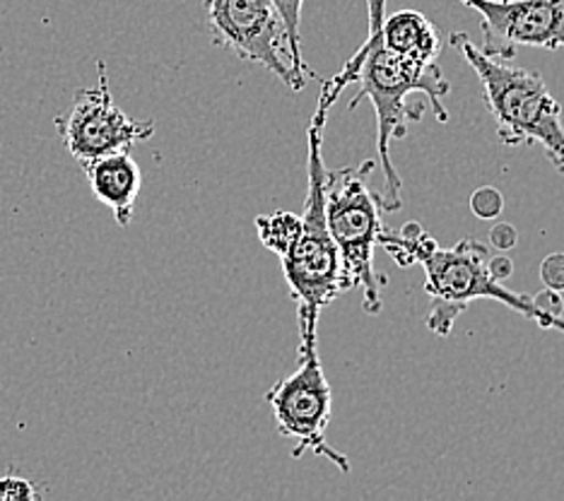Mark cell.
<instances>
[{"label": "cell", "instance_id": "cell-1", "mask_svg": "<svg viewBox=\"0 0 564 501\" xmlns=\"http://www.w3.org/2000/svg\"><path fill=\"white\" fill-rule=\"evenodd\" d=\"M367 42L357 48V54L345 63V68L338 75L326 77L316 107L330 111L345 87L360 83V92L350 99L348 109L352 111L360 107L362 99H369L371 107H375L377 162L383 174V188L379 193L383 210L395 213L403 208V182L391 160V140L405 138L408 123L420 121L422 113H425V105H422V101L410 105L408 97H430V107L434 116H437V121L446 123L448 111L444 107V99L452 92V85H448L442 68L437 66V61H415L401 54H393L391 48L383 46L381 20L387 15V0H367Z\"/></svg>", "mask_w": 564, "mask_h": 501}, {"label": "cell", "instance_id": "cell-2", "mask_svg": "<svg viewBox=\"0 0 564 501\" xmlns=\"http://www.w3.org/2000/svg\"><path fill=\"white\" fill-rule=\"evenodd\" d=\"M328 111L316 107L310 123V154H306V200L302 215L271 213L256 217V231L268 251L282 263L290 297L297 306V326L302 342H318L316 328L324 308L340 294L355 290L348 270L343 265L340 251L326 225L324 205V126Z\"/></svg>", "mask_w": 564, "mask_h": 501}, {"label": "cell", "instance_id": "cell-3", "mask_svg": "<svg viewBox=\"0 0 564 501\" xmlns=\"http://www.w3.org/2000/svg\"><path fill=\"white\" fill-rule=\"evenodd\" d=\"M377 247L403 268L413 263L425 268V292L432 299L425 324L434 336H452L458 316L478 299L505 304L543 330H557L564 336V316L541 312L529 294L509 292L502 282L490 275V268H487L490 253L482 241L464 239L452 249H442L417 222H408L401 231L383 227L377 237Z\"/></svg>", "mask_w": 564, "mask_h": 501}, {"label": "cell", "instance_id": "cell-4", "mask_svg": "<svg viewBox=\"0 0 564 501\" xmlns=\"http://www.w3.org/2000/svg\"><path fill=\"white\" fill-rule=\"evenodd\" d=\"M452 46L476 70L485 105L490 109L499 143L509 148L541 145L545 157L564 174L562 107L550 95L541 73L511 66V61L492 58L470 42L464 32L448 36Z\"/></svg>", "mask_w": 564, "mask_h": 501}, {"label": "cell", "instance_id": "cell-5", "mask_svg": "<svg viewBox=\"0 0 564 501\" xmlns=\"http://www.w3.org/2000/svg\"><path fill=\"white\" fill-rule=\"evenodd\" d=\"M377 170L379 162L367 160L360 166L326 170L324 176L326 225L352 280V287L362 290L365 312L369 316L381 312V287L387 285V277L377 275L375 270L377 237L383 229L381 215L387 213L381 193L369 184Z\"/></svg>", "mask_w": 564, "mask_h": 501}, {"label": "cell", "instance_id": "cell-6", "mask_svg": "<svg viewBox=\"0 0 564 501\" xmlns=\"http://www.w3.org/2000/svg\"><path fill=\"white\" fill-rule=\"evenodd\" d=\"M280 436L292 442V458L316 454L330 460L340 472H350L348 456L336 451L326 439L333 417V391L318 359V342H300V364L288 379L265 393Z\"/></svg>", "mask_w": 564, "mask_h": 501}, {"label": "cell", "instance_id": "cell-7", "mask_svg": "<svg viewBox=\"0 0 564 501\" xmlns=\"http://www.w3.org/2000/svg\"><path fill=\"white\" fill-rule=\"evenodd\" d=\"M205 22L217 46L241 61L259 63L294 92H302L310 75L294 66L285 22L273 0H205Z\"/></svg>", "mask_w": 564, "mask_h": 501}, {"label": "cell", "instance_id": "cell-8", "mask_svg": "<svg viewBox=\"0 0 564 501\" xmlns=\"http://www.w3.org/2000/svg\"><path fill=\"white\" fill-rule=\"evenodd\" d=\"M97 87L80 89L68 111H61L54 123L63 145L80 164L101 154L131 150L155 135V121H138L113 101L107 63L97 61Z\"/></svg>", "mask_w": 564, "mask_h": 501}, {"label": "cell", "instance_id": "cell-9", "mask_svg": "<svg viewBox=\"0 0 564 501\" xmlns=\"http://www.w3.org/2000/svg\"><path fill=\"white\" fill-rule=\"evenodd\" d=\"M480 15L482 54L514 61L521 46L564 48V0H460Z\"/></svg>", "mask_w": 564, "mask_h": 501}, {"label": "cell", "instance_id": "cell-10", "mask_svg": "<svg viewBox=\"0 0 564 501\" xmlns=\"http://www.w3.org/2000/svg\"><path fill=\"white\" fill-rule=\"evenodd\" d=\"M83 170L93 196L107 205L117 225L126 229L133 220L140 186H143V174H140L131 150L101 154L97 160L83 162Z\"/></svg>", "mask_w": 564, "mask_h": 501}, {"label": "cell", "instance_id": "cell-11", "mask_svg": "<svg viewBox=\"0 0 564 501\" xmlns=\"http://www.w3.org/2000/svg\"><path fill=\"white\" fill-rule=\"evenodd\" d=\"M381 42L393 54H401L415 61H437L444 46V36L422 12L399 10L381 20Z\"/></svg>", "mask_w": 564, "mask_h": 501}, {"label": "cell", "instance_id": "cell-12", "mask_svg": "<svg viewBox=\"0 0 564 501\" xmlns=\"http://www.w3.org/2000/svg\"><path fill=\"white\" fill-rule=\"evenodd\" d=\"M273 6L280 10L282 22H285L288 42H290L294 66H297L302 73H306L310 77H316V73L310 66H306L304 56H302V32H300V24H302L304 0H273Z\"/></svg>", "mask_w": 564, "mask_h": 501}, {"label": "cell", "instance_id": "cell-13", "mask_svg": "<svg viewBox=\"0 0 564 501\" xmlns=\"http://www.w3.org/2000/svg\"><path fill=\"white\" fill-rule=\"evenodd\" d=\"M42 492L32 480L8 472L0 478V501H40Z\"/></svg>", "mask_w": 564, "mask_h": 501}, {"label": "cell", "instance_id": "cell-14", "mask_svg": "<svg viewBox=\"0 0 564 501\" xmlns=\"http://www.w3.org/2000/svg\"><path fill=\"white\" fill-rule=\"evenodd\" d=\"M470 210L480 220H495L505 210V196L492 186H482L470 196Z\"/></svg>", "mask_w": 564, "mask_h": 501}, {"label": "cell", "instance_id": "cell-15", "mask_svg": "<svg viewBox=\"0 0 564 501\" xmlns=\"http://www.w3.org/2000/svg\"><path fill=\"white\" fill-rule=\"evenodd\" d=\"M541 280L545 287L564 292V253L547 255V259L541 263Z\"/></svg>", "mask_w": 564, "mask_h": 501}, {"label": "cell", "instance_id": "cell-16", "mask_svg": "<svg viewBox=\"0 0 564 501\" xmlns=\"http://www.w3.org/2000/svg\"><path fill=\"white\" fill-rule=\"evenodd\" d=\"M517 241H519V231L514 225L499 222L490 231V247H495L497 251H511L517 247Z\"/></svg>", "mask_w": 564, "mask_h": 501}, {"label": "cell", "instance_id": "cell-17", "mask_svg": "<svg viewBox=\"0 0 564 501\" xmlns=\"http://www.w3.org/2000/svg\"><path fill=\"white\" fill-rule=\"evenodd\" d=\"M533 302H535L538 308H541V312H545V314H550V316H564V314H562V308H564L562 292H555V290L545 287L543 292L535 294Z\"/></svg>", "mask_w": 564, "mask_h": 501}, {"label": "cell", "instance_id": "cell-18", "mask_svg": "<svg viewBox=\"0 0 564 501\" xmlns=\"http://www.w3.org/2000/svg\"><path fill=\"white\" fill-rule=\"evenodd\" d=\"M487 268H490V275L497 282H505L507 277H511V273H514V263H511V259H507V255H495V259L487 261Z\"/></svg>", "mask_w": 564, "mask_h": 501}]
</instances>
